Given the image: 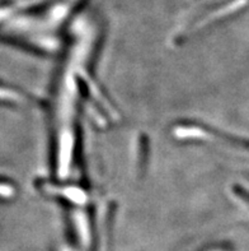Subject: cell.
<instances>
[{
  "label": "cell",
  "instance_id": "6da1fadb",
  "mask_svg": "<svg viewBox=\"0 0 249 251\" xmlns=\"http://www.w3.org/2000/svg\"><path fill=\"white\" fill-rule=\"evenodd\" d=\"M6 92H4V91H1V89H0V97H6Z\"/></svg>",
  "mask_w": 249,
  "mask_h": 251
}]
</instances>
